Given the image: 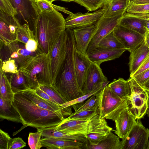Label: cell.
Segmentation results:
<instances>
[{"mask_svg": "<svg viewBox=\"0 0 149 149\" xmlns=\"http://www.w3.org/2000/svg\"><path fill=\"white\" fill-rule=\"evenodd\" d=\"M106 0H75V2L84 7L90 11H93L102 8Z\"/></svg>", "mask_w": 149, "mask_h": 149, "instance_id": "74e56055", "label": "cell"}, {"mask_svg": "<svg viewBox=\"0 0 149 149\" xmlns=\"http://www.w3.org/2000/svg\"><path fill=\"white\" fill-rule=\"evenodd\" d=\"M22 91L31 101L41 108L54 111L61 112L64 117L72 113L70 107L64 108L57 104L47 100L38 95L34 89L29 88Z\"/></svg>", "mask_w": 149, "mask_h": 149, "instance_id": "44dd1931", "label": "cell"}, {"mask_svg": "<svg viewBox=\"0 0 149 149\" xmlns=\"http://www.w3.org/2000/svg\"><path fill=\"white\" fill-rule=\"evenodd\" d=\"M112 130V128L108 125L104 119L91 132L86 134V136L89 143L97 145Z\"/></svg>", "mask_w": 149, "mask_h": 149, "instance_id": "83f0119b", "label": "cell"}, {"mask_svg": "<svg viewBox=\"0 0 149 149\" xmlns=\"http://www.w3.org/2000/svg\"><path fill=\"white\" fill-rule=\"evenodd\" d=\"M149 68V54L146 58L139 68L130 77H134Z\"/></svg>", "mask_w": 149, "mask_h": 149, "instance_id": "681fc988", "label": "cell"}, {"mask_svg": "<svg viewBox=\"0 0 149 149\" xmlns=\"http://www.w3.org/2000/svg\"><path fill=\"white\" fill-rule=\"evenodd\" d=\"M19 69L22 72L31 89L35 90L40 84L53 86L50 53L39 52Z\"/></svg>", "mask_w": 149, "mask_h": 149, "instance_id": "277c9868", "label": "cell"}, {"mask_svg": "<svg viewBox=\"0 0 149 149\" xmlns=\"http://www.w3.org/2000/svg\"><path fill=\"white\" fill-rule=\"evenodd\" d=\"M39 87L45 92L56 102L58 105L63 108V105L65 103L68 102V101L58 93L53 86H50L40 84L39 85Z\"/></svg>", "mask_w": 149, "mask_h": 149, "instance_id": "d590c367", "label": "cell"}, {"mask_svg": "<svg viewBox=\"0 0 149 149\" xmlns=\"http://www.w3.org/2000/svg\"><path fill=\"white\" fill-rule=\"evenodd\" d=\"M67 32L61 35L50 53L53 85L55 83L65 61L67 53Z\"/></svg>", "mask_w": 149, "mask_h": 149, "instance_id": "8fae6325", "label": "cell"}, {"mask_svg": "<svg viewBox=\"0 0 149 149\" xmlns=\"http://www.w3.org/2000/svg\"><path fill=\"white\" fill-rule=\"evenodd\" d=\"M107 81V78L103 74L100 65L91 62L82 90L83 95L91 92Z\"/></svg>", "mask_w": 149, "mask_h": 149, "instance_id": "9a60e30c", "label": "cell"}, {"mask_svg": "<svg viewBox=\"0 0 149 149\" xmlns=\"http://www.w3.org/2000/svg\"><path fill=\"white\" fill-rule=\"evenodd\" d=\"M126 51V48L112 49L98 46L87 55L91 61L100 65L102 62L119 58Z\"/></svg>", "mask_w": 149, "mask_h": 149, "instance_id": "2e32d148", "label": "cell"}, {"mask_svg": "<svg viewBox=\"0 0 149 149\" xmlns=\"http://www.w3.org/2000/svg\"><path fill=\"white\" fill-rule=\"evenodd\" d=\"M131 92L126 98L127 109L136 119L144 118L149 106V93L132 77L128 79Z\"/></svg>", "mask_w": 149, "mask_h": 149, "instance_id": "8992f818", "label": "cell"}, {"mask_svg": "<svg viewBox=\"0 0 149 149\" xmlns=\"http://www.w3.org/2000/svg\"><path fill=\"white\" fill-rule=\"evenodd\" d=\"M41 133L38 131L35 133L30 132L28 138V144L31 149H39L42 146L41 143Z\"/></svg>", "mask_w": 149, "mask_h": 149, "instance_id": "ab89813d", "label": "cell"}, {"mask_svg": "<svg viewBox=\"0 0 149 149\" xmlns=\"http://www.w3.org/2000/svg\"><path fill=\"white\" fill-rule=\"evenodd\" d=\"M144 42L146 45L149 47V31L146 28Z\"/></svg>", "mask_w": 149, "mask_h": 149, "instance_id": "f5cc1de1", "label": "cell"}, {"mask_svg": "<svg viewBox=\"0 0 149 149\" xmlns=\"http://www.w3.org/2000/svg\"><path fill=\"white\" fill-rule=\"evenodd\" d=\"M34 0L36 4L40 14L42 13H51L54 10L61 11L69 15L72 13L64 8L54 5L45 0Z\"/></svg>", "mask_w": 149, "mask_h": 149, "instance_id": "d6a6232c", "label": "cell"}, {"mask_svg": "<svg viewBox=\"0 0 149 149\" xmlns=\"http://www.w3.org/2000/svg\"><path fill=\"white\" fill-rule=\"evenodd\" d=\"M5 47L9 55V58L15 60L19 68L25 65L38 52H41L39 50L35 52L29 51L25 48L24 44L16 40Z\"/></svg>", "mask_w": 149, "mask_h": 149, "instance_id": "5bb4252c", "label": "cell"}, {"mask_svg": "<svg viewBox=\"0 0 149 149\" xmlns=\"http://www.w3.org/2000/svg\"><path fill=\"white\" fill-rule=\"evenodd\" d=\"M96 95L97 98V112L100 119L115 121L120 113L127 108L126 98L119 97L107 85Z\"/></svg>", "mask_w": 149, "mask_h": 149, "instance_id": "5b68a950", "label": "cell"}, {"mask_svg": "<svg viewBox=\"0 0 149 149\" xmlns=\"http://www.w3.org/2000/svg\"><path fill=\"white\" fill-rule=\"evenodd\" d=\"M130 53L128 65L131 77L149 54V47L146 45L144 41L139 47Z\"/></svg>", "mask_w": 149, "mask_h": 149, "instance_id": "d4e9b609", "label": "cell"}, {"mask_svg": "<svg viewBox=\"0 0 149 149\" xmlns=\"http://www.w3.org/2000/svg\"><path fill=\"white\" fill-rule=\"evenodd\" d=\"M107 86L116 95L122 99L126 98L131 92L128 80H125L122 78L114 79Z\"/></svg>", "mask_w": 149, "mask_h": 149, "instance_id": "f1b7e54d", "label": "cell"}, {"mask_svg": "<svg viewBox=\"0 0 149 149\" xmlns=\"http://www.w3.org/2000/svg\"><path fill=\"white\" fill-rule=\"evenodd\" d=\"M141 86L149 93V79Z\"/></svg>", "mask_w": 149, "mask_h": 149, "instance_id": "11a10c76", "label": "cell"}, {"mask_svg": "<svg viewBox=\"0 0 149 149\" xmlns=\"http://www.w3.org/2000/svg\"><path fill=\"white\" fill-rule=\"evenodd\" d=\"M97 114H98L96 111L86 109L73 113L68 117L64 119L66 120L73 119L89 120Z\"/></svg>", "mask_w": 149, "mask_h": 149, "instance_id": "8d00e7d4", "label": "cell"}, {"mask_svg": "<svg viewBox=\"0 0 149 149\" xmlns=\"http://www.w3.org/2000/svg\"><path fill=\"white\" fill-rule=\"evenodd\" d=\"M98 46L112 49L125 48L115 36L113 31L104 37Z\"/></svg>", "mask_w": 149, "mask_h": 149, "instance_id": "e575fe53", "label": "cell"}, {"mask_svg": "<svg viewBox=\"0 0 149 149\" xmlns=\"http://www.w3.org/2000/svg\"><path fill=\"white\" fill-rule=\"evenodd\" d=\"M135 117L127 108L124 110L115 121L114 133L124 141L135 123Z\"/></svg>", "mask_w": 149, "mask_h": 149, "instance_id": "ac0fdd59", "label": "cell"}, {"mask_svg": "<svg viewBox=\"0 0 149 149\" xmlns=\"http://www.w3.org/2000/svg\"><path fill=\"white\" fill-rule=\"evenodd\" d=\"M132 77L139 85H141L149 79V68Z\"/></svg>", "mask_w": 149, "mask_h": 149, "instance_id": "bcb514c9", "label": "cell"}, {"mask_svg": "<svg viewBox=\"0 0 149 149\" xmlns=\"http://www.w3.org/2000/svg\"><path fill=\"white\" fill-rule=\"evenodd\" d=\"M97 98L96 94L93 95L85 103L77 109L74 112H76L86 109L97 110Z\"/></svg>", "mask_w": 149, "mask_h": 149, "instance_id": "7bdbcfd3", "label": "cell"}, {"mask_svg": "<svg viewBox=\"0 0 149 149\" xmlns=\"http://www.w3.org/2000/svg\"><path fill=\"white\" fill-rule=\"evenodd\" d=\"M16 9L17 14L15 17L21 25L27 24L34 33L40 14L36 3L34 0H11Z\"/></svg>", "mask_w": 149, "mask_h": 149, "instance_id": "52a82bcc", "label": "cell"}, {"mask_svg": "<svg viewBox=\"0 0 149 149\" xmlns=\"http://www.w3.org/2000/svg\"><path fill=\"white\" fill-rule=\"evenodd\" d=\"M143 13L145 16L146 28L149 31V14Z\"/></svg>", "mask_w": 149, "mask_h": 149, "instance_id": "db71d44e", "label": "cell"}, {"mask_svg": "<svg viewBox=\"0 0 149 149\" xmlns=\"http://www.w3.org/2000/svg\"><path fill=\"white\" fill-rule=\"evenodd\" d=\"M30 39H35L34 32L27 24H24L18 28L16 33V40L25 44Z\"/></svg>", "mask_w": 149, "mask_h": 149, "instance_id": "836d02e7", "label": "cell"}, {"mask_svg": "<svg viewBox=\"0 0 149 149\" xmlns=\"http://www.w3.org/2000/svg\"><path fill=\"white\" fill-rule=\"evenodd\" d=\"M42 146L48 149H81L85 143L65 139L44 137L41 139Z\"/></svg>", "mask_w": 149, "mask_h": 149, "instance_id": "7402d4cb", "label": "cell"}, {"mask_svg": "<svg viewBox=\"0 0 149 149\" xmlns=\"http://www.w3.org/2000/svg\"><path fill=\"white\" fill-rule=\"evenodd\" d=\"M0 74V97L12 104L14 93L13 91L9 79L1 68Z\"/></svg>", "mask_w": 149, "mask_h": 149, "instance_id": "f546056e", "label": "cell"}, {"mask_svg": "<svg viewBox=\"0 0 149 149\" xmlns=\"http://www.w3.org/2000/svg\"><path fill=\"white\" fill-rule=\"evenodd\" d=\"M149 11V3L142 5L130 4L126 12L132 13H145Z\"/></svg>", "mask_w": 149, "mask_h": 149, "instance_id": "ee69618b", "label": "cell"}, {"mask_svg": "<svg viewBox=\"0 0 149 149\" xmlns=\"http://www.w3.org/2000/svg\"><path fill=\"white\" fill-rule=\"evenodd\" d=\"M67 32V53L65 61L53 86L68 102L83 95L78 83L74 59L75 42L72 29H65Z\"/></svg>", "mask_w": 149, "mask_h": 149, "instance_id": "7a4b0ae2", "label": "cell"}, {"mask_svg": "<svg viewBox=\"0 0 149 149\" xmlns=\"http://www.w3.org/2000/svg\"><path fill=\"white\" fill-rule=\"evenodd\" d=\"M9 79L14 94L31 88L24 75L19 69L17 72L12 74Z\"/></svg>", "mask_w": 149, "mask_h": 149, "instance_id": "4dcf8cb0", "label": "cell"}, {"mask_svg": "<svg viewBox=\"0 0 149 149\" xmlns=\"http://www.w3.org/2000/svg\"><path fill=\"white\" fill-rule=\"evenodd\" d=\"M148 13V14H149V11H148L145 13Z\"/></svg>", "mask_w": 149, "mask_h": 149, "instance_id": "91938a15", "label": "cell"}, {"mask_svg": "<svg viewBox=\"0 0 149 149\" xmlns=\"http://www.w3.org/2000/svg\"><path fill=\"white\" fill-rule=\"evenodd\" d=\"M104 12V10L102 8L91 13H72L65 19V29L73 30L80 27L95 25L103 15Z\"/></svg>", "mask_w": 149, "mask_h": 149, "instance_id": "4fadbf2b", "label": "cell"}, {"mask_svg": "<svg viewBox=\"0 0 149 149\" xmlns=\"http://www.w3.org/2000/svg\"><path fill=\"white\" fill-rule=\"evenodd\" d=\"M147 149H149V140L148 142Z\"/></svg>", "mask_w": 149, "mask_h": 149, "instance_id": "680465c9", "label": "cell"}, {"mask_svg": "<svg viewBox=\"0 0 149 149\" xmlns=\"http://www.w3.org/2000/svg\"><path fill=\"white\" fill-rule=\"evenodd\" d=\"M146 114H147V116L149 117V106Z\"/></svg>", "mask_w": 149, "mask_h": 149, "instance_id": "6f0895ef", "label": "cell"}, {"mask_svg": "<svg viewBox=\"0 0 149 149\" xmlns=\"http://www.w3.org/2000/svg\"><path fill=\"white\" fill-rule=\"evenodd\" d=\"M37 131L41 133L44 137L65 139L85 143L86 141L85 135L81 134H72L63 131L56 130L54 126L47 128H38Z\"/></svg>", "mask_w": 149, "mask_h": 149, "instance_id": "603a6c76", "label": "cell"}, {"mask_svg": "<svg viewBox=\"0 0 149 149\" xmlns=\"http://www.w3.org/2000/svg\"><path fill=\"white\" fill-rule=\"evenodd\" d=\"M25 45L26 49L31 52H35L39 50L38 43L35 39H29Z\"/></svg>", "mask_w": 149, "mask_h": 149, "instance_id": "c3c4849f", "label": "cell"}, {"mask_svg": "<svg viewBox=\"0 0 149 149\" xmlns=\"http://www.w3.org/2000/svg\"><path fill=\"white\" fill-rule=\"evenodd\" d=\"M113 32L124 47L130 52L139 47L144 41V36L119 24Z\"/></svg>", "mask_w": 149, "mask_h": 149, "instance_id": "7c38bea8", "label": "cell"}, {"mask_svg": "<svg viewBox=\"0 0 149 149\" xmlns=\"http://www.w3.org/2000/svg\"><path fill=\"white\" fill-rule=\"evenodd\" d=\"M130 4L139 5L149 3V0H129Z\"/></svg>", "mask_w": 149, "mask_h": 149, "instance_id": "816d5d0a", "label": "cell"}, {"mask_svg": "<svg viewBox=\"0 0 149 149\" xmlns=\"http://www.w3.org/2000/svg\"><path fill=\"white\" fill-rule=\"evenodd\" d=\"M130 4L129 0H106L102 8L104 10L103 16L111 17L124 14Z\"/></svg>", "mask_w": 149, "mask_h": 149, "instance_id": "cb8c5ba5", "label": "cell"}, {"mask_svg": "<svg viewBox=\"0 0 149 149\" xmlns=\"http://www.w3.org/2000/svg\"><path fill=\"white\" fill-rule=\"evenodd\" d=\"M65 30V19L58 11L40 13L34 32L38 49L45 54L50 53Z\"/></svg>", "mask_w": 149, "mask_h": 149, "instance_id": "3957f363", "label": "cell"}, {"mask_svg": "<svg viewBox=\"0 0 149 149\" xmlns=\"http://www.w3.org/2000/svg\"><path fill=\"white\" fill-rule=\"evenodd\" d=\"M11 138L7 133L0 129V149H8V144Z\"/></svg>", "mask_w": 149, "mask_h": 149, "instance_id": "7dc6e473", "label": "cell"}, {"mask_svg": "<svg viewBox=\"0 0 149 149\" xmlns=\"http://www.w3.org/2000/svg\"><path fill=\"white\" fill-rule=\"evenodd\" d=\"M0 68L5 73L11 74L16 73L19 70L15 60L10 58L3 61L1 60Z\"/></svg>", "mask_w": 149, "mask_h": 149, "instance_id": "60d3db41", "label": "cell"}, {"mask_svg": "<svg viewBox=\"0 0 149 149\" xmlns=\"http://www.w3.org/2000/svg\"><path fill=\"white\" fill-rule=\"evenodd\" d=\"M102 84H103L94 89L89 93L82 95L71 101L67 102L63 105V107L65 108L70 107V106L75 104L83 103L84 101L87 98L96 94L102 89L103 88Z\"/></svg>", "mask_w": 149, "mask_h": 149, "instance_id": "f35d334b", "label": "cell"}, {"mask_svg": "<svg viewBox=\"0 0 149 149\" xmlns=\"http://www.w3.org/2000/svg\"><path fill=\"white\" fill-rule=\"evenodd\" d=\"M0 118L24 125L19 114L14 107L8 101L0 97Z\"/></svg>", "mask_w": 149, "mask_h": 149, "instance_id": "4316f807", "label": "cell"}, {"mask_svg": "<svg viewBox=\"0 0 149 149\" xmlns=\"http://www.w3.org/2000/svg\"><path fill=\"white\" fill-rule=\"evenodd\" d=\"M26 146V143L22 139L18 137L10 139L8 144V149H19Z\"/></svg>", "mask_w": 149, "mask_h": 149, "instance_id": "f6af8a7d", "label": "cell"}, {"mask_svg": "<svg viewBox=\"0 0 149 149\" xmlns=\"http://www.w3.org/2000/svg\"><path fill=\"white\" fill-rule=\"evenodd\" d=\"M16 37L10 32L8 26L3 17L0 15V43L6 46L16 40Z\"/></svg>", "mask_w": 149, "mask_h": 149, "instance_id": "1f68e13d", "label": "cell"}, {"mask_svg": "<svg viewBox=\"0 0 149 149\" xmlns=\"http://www.w3.org/2000/svg\"><path fill=\"white\" fill-rule=\"evenodd\" d=\"M95 25L77 27L73 30L76 48L87 54V51L93 34Z\"/></svg>", "mask_w": 149, "mask_h": 149, "instance_id": "ffe728a7", "label": "cell"}, {"mask_svg": "<svg viewBox=\"0 0 149 149\" xmlns=\"http://www.w3.org/2000/svg\"><path fill=\"white\" fill-rule=\"evenodd\" d=\"M149 138V129L145 128L141 119L136 121L127 136L121 141V149H147Z\"/></svg>", "mask_w": 149, "mask_h": 149, "instance_id": "30bf717a", "label": "cell"}, {"mask_svg": "<svg viewBox=\"0 0 149 149\" xmlns=\"http://www.w3.org/2000/svg\"><path fill=\"white\" fill-rule=\"evenodd\" d=\"M74 59L77 81L82 91L86 74L92 62L87 54L82 53L77 49L76 45L74 49Z\"/></svg>", "mask_w": 149, "mask_h": 149, "instance_id": "e0dca14e", "label": "cell"}, {"mask_svg": "<svg viewBox=\"0 0 149 149\" xmlns=\"http://www.w3.org/2000/svg\"><path fill=\"white\" fill-rule=\"evenodd\" d=\"M13 104L20 115L24 127L30 126L37 129L55 126L65 118L61 112L38 106L22 91L14 94Z\"/></svg>", "mask_w": 149, "mask_h": 149, "instance_id": "6da1fadb", "label": "cell"}, {"mask_svg": "<svg viewBox=\"0 0 149 149\" xmlns=\"http://www.w3.org/2000/svg\"><path fill=\"white\" fill-rule=\"evenodd\" d=\"M47 1L52 3V2L55 1H64L67 2H70L71 1H74L75 0H45Z\"/></svg>", "mask_w": 149, "mask_h": 149, "instance_id": "9f6ffc18", "label": "cell"}, {"mask_svg": "<svg viewBox=\"0 0 149 149\" xmlns=\"http://www.w3.org/2000/svg\"><path fill=\"white\" fill-rule=\"evenodd\" d=\"M122 141L118 136L114 134L111 131L97 144L92 145L89 143L87 139L84 148L87 149H121Z\"/></svg>", "mask_w": 149, "mask_h": 149, "instance_id": "484cf974", "label": "cell"}, {"mask_svg": "<svg viewBox=\"0 0 149 149\" xmlns=\"http://www.w3.org/2000/svg\"><path fill=\"white\" fill-rule=\"evenodd\" d=\"M119 24L145 36L146 21L143 13H132L126 12L121 17Z\"/></svg>", "mask_w": 149, "mask_h": 149, "instance_id": "d6986e66", "label": "cell"}, {"mask_svg": "<svg viewBox=\"0 0 149 149\" xmlns=\"http://www.w3.org/2000/svg\"><path fill=\"white\" fill-rule=\"evenodd\" d=\"M103 120L99 118L98 114L89 120H66L64 119L58 125L54 126V127L56 130H61L71 134H81L86 135L91 132Z\"/></svg>", "mask_w": 149, "mask_h": 149, "instance_id": "9c48e42d", "label": "cell"}, {"mask_svg": "<svg viewBox=\"0 0 149 149\" xmlns=\"http://www.w3.org/2000/svg\"><path fill=\"white\" fill-rule=\"evenodd\" d=\"M35 91L36 93L40 97L47 100L58 104L52 98L39 87L36 88Z\"/></svg>", "mask_w": 149, "mask_h": 149, "instance_id": "f907efd6", "label": "cell"}, {"mask_svg": "<svg viewBox=\"0 0 149 149\" xmlns=\"http://www.w3.org/2000/svg\"><path fill=\"white\" fill-rule=\"evenodd\" d=\"M0 10L12 17H15L17 14L11 0H0Z\"/></svg>", "mask_w": 149, "mask_h": 149, "instance_id": "b9f144b4", "label": "cell"}, {"mask_svg": "<svg viewBox=\"0 0 149 149\" xmlns=\"http://www.w3.org/2000/svg\"><path fill=\"white\" fill-rule=\"evenodd\" d=\"M124 14L111 17H106L102 16L100 18L95 25L93 35L88 47L87 54L97 47L100 41L113 31L119 24Z\"/></svg>", "mask_w": 149, "mask_h": 149, "instance_id": "ba28073f", "label": "cell"}]
</instances>
